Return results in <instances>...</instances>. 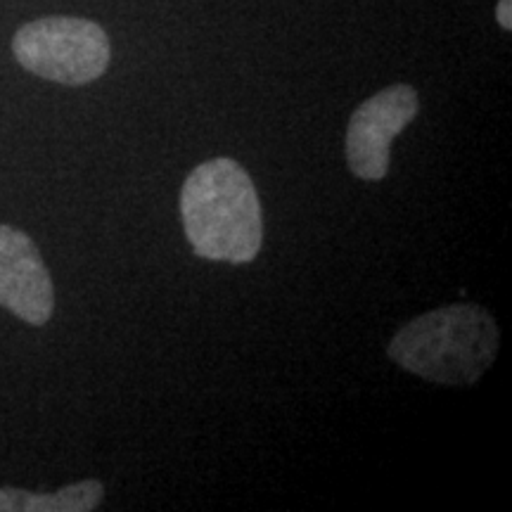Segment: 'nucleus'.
<instances>
[{
  "label": "nucleus",
  "mask_w": 512,
  "mask_h": 512,
  "mask_svg": "<svg viewBox=\"0 0 512 512\" xmlns=\"http://www.w3.org/2000/svg\"><path fill=\"white\" fill-rule=\"evenodd\" d=\"M185 238L197 256L249 264L261 252L264 221L252 178L235 159H209L181 190Z\"/></svg>",
  "instance_id": "obj_1"
},
{
  "label": "nucleus",
  "mask_w": 512,
  "mask_h": 512,
  "mask_svg": "<svg viewBox=\"0 0 512 512\" xmlns=\"http://www.w3.org/2000/svg\"><path fill=\"white\" fill-rule=\"evenodd\" d=\"M496 19L505 31L512 29V0H501L496 5Z\"/></svg>",
  "instance_id": "obj_7"
},
{
  "label": "nucleus",
  "mask_w": 512,
  "mask_h": 512,
  "mask_svg": "<svg viewBox=\"0 0 512 512\" xmlns=\"http://www.w3.org/2000/svg\"><path fill=\"white\" fill-rule=\"evenodd\" d=\"M420 110L413 86L396 83L363 102L351 114L347 131V162L351 174L363 181H382L389 171L392 140Z\"/></svg>",
  "instance_id": "obj_4"
},
{
  "label": "nucleus",
  "mask_w": 512,
  "mask_h": 512,
  "mask_svg": "<svg viewBox=\"0 0 512 512\" xmlns=\"http://www.w3.org/2000/svg\"><path fill=\"white\" fill-rule=\"evenodd\" d=\"M0 306L29 325H46L55 309L53 280L36 242L0 226Z\"/></svg>",
  "instance_id": "obj_5"
},
{
  "label": "nucleus",
  "mask_w": 512,
  "mask_h": 512,
  "mask_svg": "<svg viewBox=\"0 0 512 512\" xmlns=\"http://www.w3.org/2000/svg\"><path fill=\"white\" fill-rule=\"evenodd\" d=\"M17 62L64 86L100 79L110 64V38L100 24L76 17H46L24 24L12 41Z\"/></svg>",
  "instance_id": "obj_3"
},
{
  "label": "nucleus",
  "mask_w": 512,
  "mask_h": 512,
  "mask_svg": "<svg viewBox=\"0 0 512 512\" xmlns=\"http://www.w3.org/2000/svg\"><path fill=\"white\" fill-rule=\"evenodd\" d=\"M105 498V486L95 479L67 486L57 494H29L0 489V512H91Z\"/></svg>",
  "instance_id": "obj_6"
},
{
  "label": "nucleus",
  "mask_w": 512,
  "mask_h": 512,
  "mask_svg": "<svg viewBox=\"0 0 512 512\" xmlns=\"http://www.w3.org/2000/svg\"><path fill=\"white\" fill-rule=\"evenodd\" d=\"M501 332L477 304L422 313L396 332L387 354L403 370L437 384H475L498 354Z\"/></svg>",
  "instance_id": "obj_2"
}]
</instances>
